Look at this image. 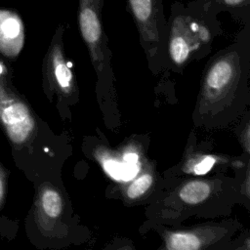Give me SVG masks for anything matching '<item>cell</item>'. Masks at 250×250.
Segmentation results:
<instances>
[{
    "label": "cell",
    "instance_id": "cell-1",
    "mask_svg": "<svg viewBox=\"0 0 250 250\" xmlns=\"http://www.w3.org/2000/svg\"><path fill=\"white\" fill-rule=\"evenodd\" d=\"M218 15L201 0L171 4L164 44L175 63L182 64L196 52L207 48L221 31Z\"/></svg>",
    "mask_w": 250,
    "mask_h": 250
},
{
    "label": "cell",
    "instance_id": "cell-2",
    "mask_svg": "<svg viewBox=\"0 0 250 250\" xmlns=\"http://www.w3.org/2000/svg\"><path fill=\"white\" fill-rule=\"evenodd\" d=\"M127 10L139 30L141 43L148 53L164 44L167 20L162 0H126Z\"/></svg>",
    "mask_w": 250,
    "mask_h": 250
},
{
    "label": "cell",
    "instance_id": "cell-3",
    "mask_svg": "<svg viewBox=\"0 0 250 250\" xmlns=\"http://www.w3.org/2000/svg\"><path fill=\"white\" fill-rule=\"evenodd\" d=\"M103 6L104 0H78L79 30L94 62L103 60L106 48L102 20Z\"/></svg>",
    "mask_w": 250,
    "mask_h": 250
},
{
    "label": "cell",
    "instance_id": "cell-4",
    "mask_svg": "<svg viewBox=\"0 0 250 250\" xmlns=\"http://www.w3.org/2000/svg\"><path fill=\"white\" fill-rule=\"evenodd\" d=\"M0 116L14 142L24 141L33 128V121L29 112L21 103L16 101L1 103Z\"/></svg>",
    "mask_w": 250,
    "mask_h": 250
},
{
    "label": "cell",
    "instance_id": "cell-5",
    "mask_svg": "<svg viewBox=\"0 0 250 250\" xmlns=\"http://www.w3.org/2000/svg\"><path fill=\"white\" fill-rule=\"evenodd\" d=\"M23 44V26L20 17L0 10V51L7 56L17 55Z\"/></svg>",
    "mask_w": 250,
    "mask_h": 250
},
{
    "label": "cell",
    "instance_id": "cell-6",
    "mask_svg": "<svg viewBox=\"0 0 250 250\" xmlns=\"http://www.w3.org/2000/svg\"><path fill=\"white\" fill-rule=\"evenodd\" d=\"M217 14L228 12L244 25L250 24V0H201Z\"/></svg>",
    "mask_w": 250,
    "mask_h": 250
},
{
    "label": "cell",
    "instance_id": "cell-7",
    "mask_svg": "<svg viewBox=\"0 0 250 250\" xmlns=\"http://www.w3.org/2000/svg\"><path fill=\"white\" fill-rule=\"evenodd\" d=\"M211 192V186L204 181H190L185 184L180 191L179 197L185 203L195 204L206 199Z\"/></svg>",
    "mask_w": 250,
    "mask_h": 250
},
{
    "label": "cell",
    "instance_id": "cell-8",
    "mask_svg": "<svg viewBox=\"0 0 250 250\" xmlns=\"http://www.w3.org/2000/svg\"><path fill=\"white\" fill-rule=\"evenodd\" d=\"M201 239L190 231L172 232L167 236L166 247L173 250H194L202 247Z\"/></svg>",
    "mask_w": 250,
    "mask_h": 250
},
{
    "label": "cell",
    "instance_id": "cell-9",
    "mask_svg": "<svg viewBox=\"0 0 250 250\" xmlns=\"http://www.w3.org/2000/svg\"><path fill=\"white\" fill-rule=\"evenodd\" d=\"M44 212L51 218H57L62 210V199L60 193L53 188H46L41 196Z\"/></svg>",
    "mask_w": 250,
    "mask_h": 250
},
{
    "label": "cell",
    "instance_id": "cell-10",
    "mask_svg": "<svg viewBox=\"0 0 250 250\" xmlns=\"http://www.w3.org/2000/svg\"><path fill=\"white\" fill-rule=\"evenodd\" d=\"M152 184L151 175L146 173L133 181L126 189V195L130 199H137L148 190Z\"/></svg>",
    "mask_w": 250,
    "mask_h": 250
},
{
    "label": "cell",
    "instance_id": "cell-11",
    "mask_svg": "<svg viewBox=\"0 0 250 250\" xmlns=\"http://www.w3.org/2000/svg\"><path fill=\"white\" fill-rule=\"evenodd\" d=\"M104 169L108 172V174L114 178V179H122V175H123V169L124 166H122L121 164H119L116 161L113 160H106L104 162Z\"/></svg>",
    "mask_w": 250,
    "mask_h": 250
},
{
    "label": "cell",
    "instance_id": "cell-12",
    "mask_svg": "<svg viewBox=\"0 0 250 250\" xmlns=\"http://www.w3.org/2000/svg\"><path fill=\"white\" fill-rule=\"evenodd\" d=\"M215 164V159L210 156L204 157L202 160H200L194 167L193 172L195 174H204L207 173Z\"/></svg>",
    "mask_w": 250,
    "mask_h": 250
},
{
    "label": "cell",
    "instance_id": "cell-13",
    "mask_svg": "<svg viewBox=\"0 0 250 250\" xmlns=\"http://www.w3.org/2000/svg\"><path fill=\"white\" fill-rule=\"evenodd\" d=\"M124 160L126 164H132V165H137L138 162V155L134 152H128L124 155Z\"/></svg>",
    "mask_w": 250,
    "mask_h": 250
},
{
    "label": "cell",
    "instance_id": "cell-14",
    "mask_svg": "<svg viewBox=\"0 0 250 250\" xmlns=\"http://www.w3.org/2000/svg\"><path fill=\"white\" fill-rule=\"evenodd\" d=\"M3 194H4V184H3V179H2V176L0 175V202L2 201V198H3Z\"/></svg>",
    "mask_w": 250,
    "mask_h": 250
},
{
    "label": "cell",
    "instance_id": "cell-15",
    "mask_svg": "<svg viewBox=\"0 0 250 250\" xmlns=\"http://www.w3.org/2000/svg\"><path fill=\"white\" fill-rule=\"evenodd\" d=\"M4 70H5V68H4V67H3V65L0 63V74H1V73H3V71H4Z\"/></svg>",
    "mask_w": 250,
    "mask_h": 250
}]
</instances>
